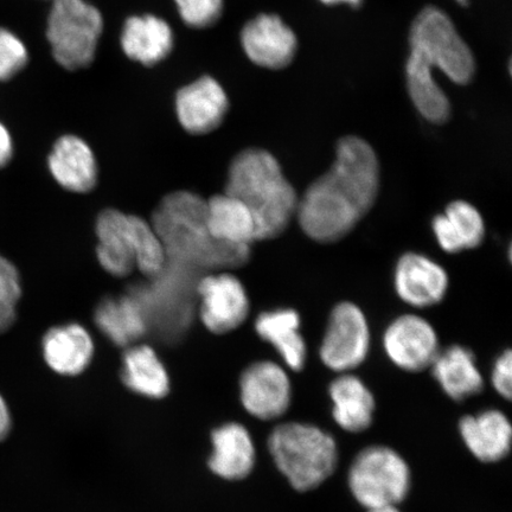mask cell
<instances>
[{
    "label": "cell",
    "instance_id": "7a4b0ae2",
    "mask_svg": "<svg viewBox=\"0 0 512 512\" xmlns=\"http://www.w3.org/2000/svg\"><path fill=\"white\" fill-rule=\"evenodd\" d=\"M168 259L182 264L223 270L245 265L251 247L226 245L213 239L207 226V201L189 191H177L160 202L152 221Z\"/></svg>",
    "mask_w": 512,
    "mask_h": 512
},
{
    "label": "cell",
    "instance_id": "83f0119b",
    "mask_svg": "<svg viewBox=\"0 0 512 512\" xmlns=\"http://www.w3.org/2000/svg\"><path fill=\"white\" fill-rule=\"evenodd\" d=\"M407 88L416 110L434 124H443L450 118L451 104L446 94L434 80L433 70L415 53H409Z\"/></svg>",
    "mask_w": 512,
    "mask_h": 512
},
{
    "label": "cell",
    "instance_id": "ac0fdd59",
    "mask_svg": "<svg viewBox=\"0 0 512 512\" xmlns=\"http://www.w3.org/2000/svg\"><path fill=\"white\" fill-rule=\"evenodd\" d=\"M209 469L217 477L240 480L251 475L256 451L251 433L239 422H227L211 433Z\"/></svg>",
    "mask_w": 512,
    "mask_h": 512
},
{
    "label": "cell",
    "instance_id": "cb8c5ba5",
    "mask_svg": "<svg viewBox=\"0 0 512 512\" xmlns=\"http://www.w3.org/2000/svg\"><path fill=\"white\" fill-rule=\"evenodd\" d=\"M255 330L265 342L273 345L288 368L294 371L304 368L307 348L300 335V316L296 310L262 312L255 320Z\"/></svg>",
    "mask_w": 512,
    "mask_h": 512
},
{
    "label": "cell",
    "instance_id": "4fadbf2b",
    "mask_svg": "<svg viewBox=\"0 0 512 512\" xmlns=\"http://www.w3.org/2000/svg\"><path fill=\"white\" fill-rule=\"evenodd\" d=\"M229 110L226 92L214 78H203L179 89L176 95V114L185 131L196 136L219 128Z\"/></svg>",
    "mask_w": 512,
    "mask_h": 512
},
{
    "label": "cell",
    "instance_id": "d4e9b609",
    "mask_svg": "<svg viewBox=\"0 0 512 512\" xmlns=\"http://www.w3.org/2000/svg\"><path fill=\"white\" fill-rule=\"evenodd\" d=\"M431 368L434 379L453 400L463 401L483 390V377L475 355L460 345L439 351Z\"/></svg>",
    "mask_w": 512,
    "mask_h": 512
},
{
    "label": "cell",
    "instance_id": "8992f818",
    "mask_svg": "<svg viewBox=\"0 0 512 512\" xmlns=\"http://www.w3.org/2000/svg\"><path fill=\"white\" fill-rule=\"evenodd\" d=\"M409 46L432 70L438 68L459 85H466L475 75L476 62L470 47L451 19L435 6H427L415 17Z\"/></svg>",
    "mask_w": 512,
    "mask_h": 512
},
{
    "label": "cell",
    "instance_id": "2e32d148",
    "mask_svg": "<svg viewBox=\"0 0 512 512\" xmlns=\"http://www.w3.org/2000/svg\"><path fill=\"white\" fill-rule=\"evenodd\" d=\"M48 166L55 181L74 194H87L98 183V162L93 150L85 140L73 134L56 140Z\"/></svg>",
    "mask_w": 512,
    "mask_h": 512
},
{
    "label": "cell",
    "instance_id": "7402d4cb",
    "mask_svg": "<svg viewBox=\"0 0 512 512\" xmlns=\"http://www.w3.org/2000/svg\"><path fill=\"white\" fill-rule=\"evenodd\" d=\"M207 226L213 239L226 245L251 247L258 241L251 211L227 192L207 201Z\"/></svg>",
    "mask_w": 512,
    "mask_h": 512
},
{
    "label": "cell",
    "instance_id": "ba28073f",
    "mask_svg": "<svg viewBox=\"0 0 512 512\" xmlns=\"http://www.w3.org/2000/svg\"><path fill=\"white\" fill-rule=\"evenodd\" d=\"M369 349L370 330L363 311L354 303L336 305L320 345V360L337 373H348L366 361Z\"/></svg>",
    "mask_w": 512,
    "mask_h": 512
},
{
    "label": "cell",
    "instance_id": "603a6c76",
    "mask_svg": "<svg viewBox=\"0 0 512 512\" xmlns=\"http://www.w3.org/2000/svg\"><path fill=\"white\" fill-rule=\"evenodd\" d=\"M121 380L125 386L147 399H164L170 392V376L155 349L133 344L123 357Z\"/></svg>",
    "mask_w": 512,
    "mask_h": 512
},
{
    "label": "cell",
    "instance_id": "ffe728a7",
    "mask_svg": "<svg viewBox=\"0 0 512 512\" xmlns=\"http://www.w3.org/2000/svg\"><path fill=\"white\" fill-rule=\"evenodd\" d=\"M459 431L473 456L483 463H495L508 456L512 428L502 412L490 409L460 420Z\"/></svg>",
    "mask_w": 512,
    "mask_h": 512
},
{
    "label": "cell",
    "instance_id": "d6a6232c",
    "mask_svg": "<svg viewBox=\"0 0 512 512\" xmlns=\"http://www.w3.org/2000/svg\"><path fill=\"white\" fill-rule=\"evenodd\" d=\"M492 386L503 398L510 400L512 393V352L505 350L496 360L491 376Z\"/></svg>",
    "mask_w": 512,
    "mask_h": 512
},
{
    "label": "cell",
    "instance_id": "7c38bea8",
    "mask_svg": "<svg viewBox=\"0 0 512 512\" xmlns=\"http://www.w3.org/2000/svg\"><path fill=\"white\" fill-rule=\"evenodd\" d=\"M241 46L249 60L267 69L290 66L296 56V34L277 15H259L241 31Z\"/></svg>",
    "mask_w": 512,
    "mask_h": 512
},
{
    "label": "cell",
    "instance_id": "d6986e66",
    "mask_svg": "<svg viewBox=\"0 0 512 512\" xmlns=\"http://www.w3.org/2000/svg\"><path fill=\"white\" fill-rule=\"evenodd\" d=\"M120 42L128 59L153 67L171 54L174 32L163 18L132 16L126 19Z\"/></svg>",
    "mask_w": 512,
    "mask_h": 512
},
{
    "label": "cell",
    "instance_id": "836d02e7",
    "mask_svg": "<svg viewBox=\"0 0 512 512\" xmlns=\"http://www.w3.org/2000/svg\"><path fill=\"white\" fill-rule=\"evenodd\" d=\"M14 155V142H12L11 133L0 121V169L10 163Z\"/></svg>",
    "mask_w": 512,
    "mask_h": 512
},
{
    "label": "cell",
    "instance_id": "5bb4252c",
    "mask_svg": "<svg viewBox=\"0 0 512 512\" xmlns=\"http://www.w3.org/2000/svg\"><path fill=\"white\" fill-rule=\"evenodd\" d=\"M448 284L444 268L426 255L409 252L396 264V293L403 302L418 309L439 304L446 296Z\"/></svg>",
    "mask_w": 512,
    "mask_h": 512
},
{
    "label": "cell",
    "instance_id": "4dcf8cb0",
    "mask_svg": "<svg viewBox=\"0 0 512 512\" xmlns=\"http://www.w3.org/2000/svg\"><path fill=\"white\" fill-rule=\"evenodd\" d=\"M28 61V49L21 38L8 29L0 28V81L15 78Z\"/></svg>",
    "mask_w": 512,
    "mask_h": 512
},
{
    "label": "cell",
    "instance_id": "9a60e30c",
    "mask_svg": "<svg viewBox=\"0 0 512 512\" xmlns=\"http://www.w3.org/2000/svg\"><path fill=\"white\" fill-rule=\"evenodd\" d=\"M95 233L100 266L113 277L130 275L137 268L133 215L117 209L102 210L96 219Z\"/></svg>",
    "mask_w": 512,
    "mask_h": 512
},
{
    "label": "cell",
    "instance_id": "f546056e",
    "mask_svg": "<svg viewBox=\"0 0 512 512\" xmlns=\"http://www.w3.org/2000/svg\"><path fill=\"white\" fill-rule=\"evenodd\" d=\"M21 296V277L17 268L0 255V334L9 330L15 323Z\"/></svg>",
    "mask_w": 512,
    "mask_h": 512
},
{
    "label": "cell",
    "instance_id": "30bf717a",
    "mask_svg": "<svg viewBox=\"0 0 512 512\" xmlns=\"http://www.w3.org/2000/svg\"><path fill=\"white\" fill-rule=\"evenodd\" d=\"M240 399L245 411L254 418L278 419L291 405L290 377L277 363L255 362L240 377Z\"/></svg>",
    "mask_w": 512,
    "mask_h": 512
},
{
    "label": "cell",
    "instance_id": "74e56055",
    "mask_svg": "<svg viewBox=\"0 0 512 512\" xmlns=\"http://www.w3.org/2000/svg\"><path fill=\"white\" fill-rule=\"evenodd\" d=\"M457 2L465 6L467 3H469V0H457Z\"/></svg>",
    "mask_w": 512,
    "mask_h": 512
},
{
    "label": "cell",
    "instance_id": "277c9868",
    "mask_svg": "<svg viewBox=\"0 0 512 512\" xmlns=\"http://www.w3.org/2000/svg\"><path fill=\"white\" fill-rule=\"evenodd\" d=\"M268 448L279 471L298 491L316 489L338 463L334 437L313 425L288 422L275 427Z\"/></svg>",
    "mask_w": 512,
    "mask_h": 512
},
{
    "label": "cell",
    "instance_id": "6da1fadb",
    "mask_svg": "<svg viewBox=\"0 0 512 512\" xmlns=\"http://www.w3.org/2000/svg\"><path fill=\"white\" fill-rule=\"evenodd\" d=\"M379 190L380 164L373 147L362 138L344 137L330 170L299 198V226L313 241L341 240L373 208Z\"/></svg>",
    "mask_w": 512,
    "mask_h": 512
},
{
    "label": "cell",
    "instance_id": "8fae6325",
    "mask_svg": "<svg viewBox=\"0 0 512 512\" xmlns=\"http://www.w3.org/2000/svg\"><path fill=\"white\" fill-rule=\"evenodd\" d=\"M383 347L396 367L412 373L431 368L440 351L437 332L416 315L393 320L384 332Z\"/></svg>",
    "mask_w": 512,
    "mask_h": 512
},
{
    "label": "cell",
    "instance_id": "9c48e42d",
    "mask_svg": "<svg viewBox=\"0 0 512 512\" xmlns=\"http://www.w3.org/2000/svg\"><path fill=\"white\" fill-rule=\"evenodd\" d=\"M197 292L202 323L213 334H229L245 323L251 304L245 286L235 275L209 274L198 283Z\"/></svg>",
    "mask_w": 512,
    "mask_h": 512
},
{
    "label": "cell",
    "instance_id": "e0dca14e",
    "mask_svg": "<svg viewBox=\"0 0 512 512\" xmlns=\"http://www.w3.org/2000/svg\"><path fill=\"white\" fill-rule=\"evenodd\" d=\"M42 351L51 370L73 377L92 363L95 347L91 334L82 325L70 323L50 329L43 337Z\"/></svg>",
    "mask_w": 512,
    "mask_h": 512
},
{
    "label": "cell",
    "instance_id": "484cf974",
    "mask_svg": "<svg viewBox=\"0 0 512 512\" xmlns=\"http://www.w3.org/2000/svg\"><path fill=\"white\" fill-rule=\"evenodd\" d=\"M329 393L339 427L350 433H360L370 427L375 400L361 379L351 374L339 376L330 384Z\"/></svg>",
    "mask_w": 512,
    "mask_h": 512
},
{
    "label": "cell",
    "instance_id": "5b68a950",
    "mask_svg": "<svg viewBox=\"0 0 512 512\" xmlns=\"http://www.w3.org/2000/svg\"><path fill=\"white\" fill-rule=\"evenodd\" d=\"M104 30V18L85 0H53L47 37L54 59L75 72L91 66Z\"/></svg>",
    "mask_w": 512,
    "mask_h": 512
},
{
    "label": "cell",
    "instance_id": "4316f807",
    "mask_svg": "<svg viewBox=\"0 0 512 512\" xmlns=\"http://www.w3.org/2000/svg\"><path fill=\"white\" fill-rule=\"evenodd\" d=\"M95 324L118 347L137 344L145 335L146 320L142 307L132 298H107L96 307Z\"/></svg>",
    "mask_w": 512,
    "mask_h": 512
},
{
    "label": "cell",
    "instance_id": "f1b7e54d",
    "mask_svg": "<svg viewBox=\"0 0 512 512\" xmlns=\"http://www.w3.org/2000/svg\"><path fill=\"white\" fill-rule=\"evenodd\" d=\"M136 235V266L147 277H156L164 271L168 255L152 223L133 215Z\"/></svg>",
    "mask_w": 512,
    "mask_h": 512
},
{
    "label": "cell",
    "instance_id": "3957f363",
    "mask_svg": "<svg viewBox=\"0 0 512 512\" xmlns=\"http://www.w3.org/2000/svg\"><path fill=\"white\" fill-rule=\"evenodd\" d=\"M226 192L251 211L258 241L278 238L297 216V191L266 150L247 149L233 159Z\"/></svg>",
    "mask_w": 512,
    "mask_h": 512
},
{
    "label": "cell",
    "instance_id": "52a82bcc",
    "mask_svg": "<svg viewBox=\"0 0 512 512\" xmlns=\"http://www.w3.org/2000/svg\"><path fill=\"white\" fill-rule=\"evenodd\" d=\"M349 486L357 502L368 510L396 507L411 488V472L392 448L371 446L355 458L349 471Z\"/></svg>",
    "mask_w": 512,
    "mask_h": 512
},
{
    "label": "cell",
    "instance_id": "1f68e13d",
    "mask_svg": "<svg viewBox=\"0 0 512 512\" xmlns=\"http://www.w3.org/2000/svg\"><path fill=\"white\" fill-rule=\"evenodd\" d=\"M179 15L190 28L207 29L219 22L223 0H175Z\"/></svg>",
    "mask_w": 512,
    "mask_h": 512
},
{
    "label": "cell",
    "instance_id": "d590c367",
    "mask_svg": "<svg viewBox=\"0 0 512 512\" xmlns=\"http://www.w3.org/2000/svg\"><path fill=\"white\" fill-rule=\"evenodd\" d=\"M320 2H323L324 4H328V5L345 3V4L352 5V6H358L363 2V0H320Z\"/></svg>",
    "mask_w": 512,
    "mask_h": 512
},
{
    "label": "cell",
    "instance_id": "e575fe53",
    "mask_svg": "<svg viewBox=\"0 0 512 512\" xmlns=\"http://www.w3.org/2000/svg\"><path fill=\"white\" fill-rule=\"evenodd\" d=\"M12 428V416L8 403L0 394V443L9 437Z\"/></svg>",
    "mask_w": 512,
    "mask_h": 512
},
{
    "label": "cell",
    "instance_id": "8d00e7d4",
    "mask_svg": "<svg viewBox=\"0 0 512 512\" xmlns=\"http://www.w3.org/2000/svg\"><path fill=\"white\" fill-rule=\"evenodd\" d=\"M369 512H401L396 507H383L377 509H371Z\"/></svg>",
    "mask_w": 512,
    "mask_h": 512
},
{
    "label": "cell",
    "instance_id": "44dd1931",
    "mask_svg": "<svg viewBox=\"0 0 512 512\" xmlns=\"http://www.w3.org/2000/svg\"><path fill=\"white\" fill-rule=\"evenodd\" d=\"M432 229L443 251L457 254L482 245L485 222L475 206L466 201H453L443 214L434 217Z\"/></svg>",
    "mask_w": 512,
    "mask_h": 512
}]
</instances>
